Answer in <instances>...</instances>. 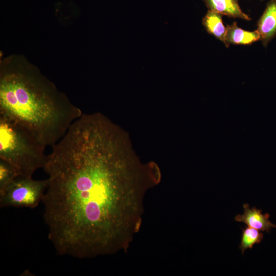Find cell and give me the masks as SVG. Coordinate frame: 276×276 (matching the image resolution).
<instances>
[{"mask_svg": "<svg viewBox=\"0 0 276 276\" xmlns=\"http://www.w3.org/2000/svg\"><path fill=\"white\" fill-rule=\"evenodd\" d=\"M52 148L42 202L55 250L88 258L126 248L146 192L160 180L158 166L142 164L126 131L99 112L83 113Z\"/></svg>", "mask_w": 276, "mask_h": 276, "instance_id": "6da1fadb", "label": "cell"}, {"mask_svg": "<svg viewBox=\"0 0 276 276\" xmlns=\"http://www.w3.org/2000/svg\"><path fill=\"white\" fill-rule=\"evenodd\" d=\"M83 114L35 66L18 59L2 64L0 117L31 132L52 147Z\"/></svg>", "mask_w": 276, "mask_h": 276, "instance_id": "7a4b0ae2", "label": "cell"}, {"mask_svg": "<svg viewBox=\"0 0 276 276\" xmlns=\"http://www.w3.org/2000/svg\"><path fill=\"white\" fill-rule=\"evenodd\" d=\"M46 147L27 128L0 117V159L14 167L19 177H32L43 168Z\"/></svg>", "mask_w": 276, "mask_h": 276, "instance_id": "3957f363", "label": "cell"}, {"mask_svg": "<svg viewBox=\"0 0 276 276\" xmlns=\"http://www.w3.org/2000/svg\"><path fill=\"white\" fill-rule=\"evenodd\" d=\"M48 185V178L18 177L0 194V206L34 209L42 201Z\"/></svg>", "mask_w": 276, "mask_h": 276, "instance_id": "277c9868", "label": "cell"}, {"mask_svg": "<svg viewBox=\"0 0 276 276\" xmlns=\"http://www.w3.org/2000/svg\"><path fill=\"white\" fill-rule=\"evenodd\" d=\"M257 31L264 47L276 36V0H270L257 24Z\"/></svg>", "mask_w": 276, "mask_h": 276, "instance_id": "5b68a950", "label": "cell"}, {"mask_svg": "<svg viewBox=\"0 0 276 276\" xmlns=\"http://www.w3.org/2000/svg\"><path fill=\"white\" fill-rule=\"evenodd\" d=\"M244 213L242 215H237L235 217L236 221L243 222L248 226L257 229L260 231H265L269 233L272 228L276 227V225L271 223L268 213L263 214L262 210L253 207L250 208L249 204H243Z\"/></svg>", "mask_w": 276, "mask_h": 276, "instance_id": "8992f818", "label": "cell"}, {"mask_svg": "<svg viewBox=\"0 0 276 276\" xmlns=\"http://www.w3.org/2000/svg\"><path fill=\"white\" fill-rule=\"evenodd\" d=\"M260 40V35L256 30L249 31L239 28L236 22L228 26L226 29L224 43L226 47L230 44L249 45Z\"/></svg>", "mask_w": 276, "mask_h": 276, "instance_id": "52a82bcc", "label": "cell"}, {"mask_svg": "<svg viewBox=\"0 0 276 276\" xmlns=\"http://www.w3.org/2000/svg\"><path fill=\"white\" fill-rule=\"evenodd\" d=\"M209 10L230 17L250 20V18L241 9L238 0H203Z\"/></svg>", "mask_w": 276, "mask_h": 276, "instance_id": "ba28073f", "label": "cell"}, {"mask_svg": "<svg viewBox=\"0 0 276 276\" xmlns=\"http://www.w3.org/2000/svg\"><path fill=\"white\" fill-rule=\"evenodd\" d=\"M202 24L209 34L224 43L226 28L223 24L221 14L209 10L203 18Z\"/></svg>", "mask_w": 276, "mask_h": 276, "instance_id": "9c48e42d", "label": "cell"}, {"mask_svg": "<svg viewBox=\"0 0 276 276\" xmlns=\"http://www.w3.org/2000/svg\"><path fill=\"white\" fill-rule=\"evenodd\" d=\"M241 228L243 233L239 249L243 255L246 249H251L255 244L260 243L264 235L260 231L249 226Z\"/></svg>", "mask_w": 276, "mask_h": 276, "instance_id": "30bf717a", "label": "cell"}, {"mask_svg": "<svg viewBox=\"0 0 276 276\" xmlns=\"http://www.w3.org/2000/svg\"><path fill=\"white\" fill-rule=\"evenodd\" d=\"M18 177L19 174L14 167L0 159V194Z\"/></svg>", "mask_w": 276, "mask_h": 276, "instance_id": "8fae6325", "label": "cell"}]
</instances>
